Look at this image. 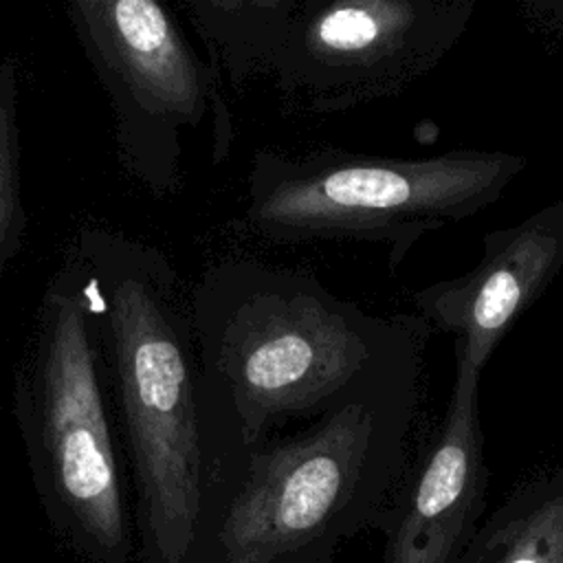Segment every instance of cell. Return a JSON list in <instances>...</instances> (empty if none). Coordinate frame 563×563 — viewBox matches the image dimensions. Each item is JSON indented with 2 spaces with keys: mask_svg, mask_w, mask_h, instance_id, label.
I'll return each instance as SVG.
<instances>
[{
  "mask_svg": "<svg viewBox=\"0 0 563 563\" xmlns=\"http://www.w3.org/2000/svg\"><path fill=\"white\" fill-rule=\"evenodd\" d=\"M191 323L238 449L420 374L431 332L418 312L369 314L310 271L253 260H227L200 275Z\"/></svg>",
  "mask_w": 563,
  "mask_h": 563,
  "instance_id": "obj_1",
  "label": "cell"
},
{
  "mask_svg": "<svg viewBox=\"0 0 563 563\" xmlns=\"http://www.w3.org/2000/svg\"><path fill=\"white\" fill-rule=\"evenodd\" d=\"M418 400L420 374L402 376L238 449L213 563H334L402 477Z\"/></svg>",
  "mask_w": 563,
  "mask_h": 563,
  "instance_id": "obj_2",
  "label": "cell"
},
{
  "mask_svg": "<svg viewBox=\"0 0 563 563\" xmlns=\"http://www.w3.org/2000/svg\"><path fill=\"white\" fill-rule=\"evenodd\" d=\"M108 334L147 532L161 563H185L205 506V453L180 277L145 240L84 227L73 244Z\"/></svg>",
  "mask_w": 563,
  "mask_h": 563,
  "instance_id": "obj_3",
  "label": "cell"
},
{
  "mask_svg": "<svg viewBox=\"0 0 563 563\" xmlns=\"http://www.w3.org/2000/svg\"><path fill=\"white\" fill-rule=\"evenodd\" d=\"M523 169L526 158L504 150L460 147L429 158L262 150L246 180V222L277 244L385 242L396 275L424 233L490 207Z\"/></svg>",
  "mask_w": 563,
  "mask_h": 563,
  "instance_id": "obj_4",
  "label": "cell"
},
{
  "mask_svg": "<svg viewBox=\"0 0 563 563\" xmlns=\"http://www.w3.org/2000/svg\"><path fill=\"white\" fill-rule=\"evenodd\" d=\"M97 321L92 277L73 246L44 288L20 396L53 508L90 554L125 563L121 484L97 376Z\"/></svg>",
  "mask_w": 563,
  "mask_h": 563,
  "instance_id": "obj_5",
  "label": "cell"
},
{
  "mask_svg": "<svg viewBox=\"0 0 563 563\" xmlns=\"http://www.w3.org/2000/svg\"><path fill=\"white\" fill-rule=\"evenodd\" d=\"M108 97L119 167L154 196L180 187L183 136L213 114L216 158L231 141L220 79L167 0H64Z\"/></svg>",
  "mask_w": 563,
  "mask_h": 563,
  "instance_id": "obj_6",
  "label": "cell"
},
{
  "mask_svg": "<svg viewBox=\"0 0 563 563\" xmlns=\"http://www.w3.org/2000/svg\"><path fill=\"white\" fill-rule=\"evenodd\" d=\"M477 0H301L271 64L284 103L334 114L400 95L464 35Z\"/></svg>",
  "mask_w": 563,
  "mask_h": 563,
  "instance_id": "obj_7",
  "label": "cell"
},
{
  "mask_svg": "<svg viewBox=\"0 0 563 563\" xmlns=\"http://www.w3.org/2000/svg\"><path fill=\"white\" fill-rule=\"evenodd\" d=\"M563 268V200L519 224L484 235L479 262L464 275L411 292L418 314L453 334L455 367L482 376L515 321Z\"/></svg>",
  "mask_w": 563,
  "mask_h": 563,
  "instance_id": "obj_8",
  "label": "cell"
},
{
  "mask_svg": "<svg viewBox=\"0 0 563 563\" xmlns=\"http://www.w3.org/2000/svg\"><path fill=\"white\" fill-rule=\"evenodd\" d=\"M479 378L455 367L438 433L396 504L383 563H457L484 519L488 466Z\"/></svg>",
  "mask_w": 563,
  "mask_h": 563,
  "instance_id": "obj_9",
  "label": "cell"
},
{
  "mask_svg": "<svg viewBox=\"0 0 563 563\" xmlns=\"http://www.w3.org/2000/svg\"><path fill=\"white\" fill-rule=\"evenodd\" d=\"M457 563H563V466L512 488Z\"/></svg>",
  "mask_w": 563,
  "mask_h": 563,
  "instance_id": "obj_10",
  "label": "cell"
},
{
  "mask_svg": "<svg viewBox=\"0 0 563 563\" xmlns=\"http://www.w3.org/2000/svg\"><path fill=\"white\" fill-rule=\"evenodd\" d=\"M301 0H178L216 77L242 86L268 73Z\"/></svg>",
  "mask_w": 563,
  "mask_h": 563,
  "instance_id": "obj_11",
  "label": "cell"
},
{
  "mask_svg": "<svg viewBox=\"0 0 563 563\" xmlns=\"http://www.w3.org/2000/svg\"><path fill=\"white\" fill-rule=\"evenodd\" d=\"M20 139V62H0V277L20 253L26 233Z\"/></svg>",
  "mask_w": 563,
  "mask_h": 563,
  "instance_id": "obj_12",
  "label": "cell"
},
{
  "mask_svg": "<svg viewBox=\"0 0 563 563\" xmlns=\"http://www.w3.org/2000/svg\"><path fill=\"white\" fill-rule=\"evenodd\" d=\"M521 7L543 26L563 35V0H519Z\"/></svg>",
  "mask_w": 563,
  "mask_h": 563,
  "instance_id": "obj_13",
  "label": "cell"
}]
</instances>
